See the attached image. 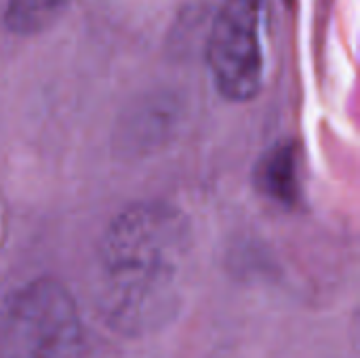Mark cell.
Masks as SVG:
<instances>
[{
	"mask_svg": "<svg viewBox=\"0 0 360 358\" xmlns=\"http://www.w3.org/2000/svg\"><path fill=\"white\" fill-rule=\"evenodd\" d=\"M186 249V224L165 205H137L114 219L101 247L108 310L143 327L167 308Z\"/></svg>",
	"mask_w": 360,
	"mask_h": 358,
	"instance_id": "6da1fadb",
	"label": "cell"
},
{
	"mask_svg": "<svg viewBox=\"0 0 360 358\" xmlns=\"http://www.w3.org/2000/svg\"><path fill=\"white\" fill-rule=\"evenodd\" d=\"M68 0H8L4 23L11 32L32 36L57 21Z\"/></svg>",
	"mask_w": 360,
	"mask_h": 358,
	"instance_id": "5b68a950",
	"label": "cell"
},
{
	"mask_svg": "<svg viewBox=\"0 0 360 358\" xmlns=\"http://www.w3.org/2000/svg\"><path fill=\"white\" fill-rule=\"evenodd\" d=\"M80 335L76 304L55 281H34L0 308V358H74Z\"/></svg>",
	"mask_w": 360,
	"mask_h": 358,
	"instance_id": "7a4b0ae2",
	"label": "cell"
},
{
	"mask_svg": "<svg viewBox=\"0 0 360 358\" xmlns=\"http://www.w3.org/2000/svg\"><path fill=\"white\" fill-rule=\"evenodd\" d=\"M266 0H224L209 34L207 61L217 91L230 101H251L266 76Z\"/></svg>",
	"mask_w": 360,
	"mask_h": 358,
	"instance_id": "3957f363",
	"label": "cell"
},
{
	"mask_svg": "<svg viewBox=\"0 0 360 358\" xmlns=\"http://www.w3.org/2000/svg\"><path fill=\"white\" fill-rule=\"evenodd\" d=\"M257 188L285 207L300 203V156L293 143H281L262 158L257 165Z\"/></svg>",
	"mask_w": 360,
	"mask_h": 358,
	"instance_id": "277c9868",
	"label": "cell"
}]
</instances>
